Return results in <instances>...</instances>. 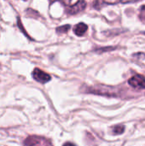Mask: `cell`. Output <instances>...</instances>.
<instances>
[{
  "instance_id": "cell-1",
  "label": "cell",
  "mask_w": 145,
  "mask_h": 146,
  "mask_svg": "<svg viewBox=\"0 0 145 146\" xmlns=\"http://www.w3.org/2000/svg\"><path fill=\"white\" fill-rule=\"evenodd\" d=\"M24 146H53L50 142L43 138L38 136H30L24 141Z\"/></svg>"
},
{
  "instance_id": "cell-2",
  "label": "cell",
  "mask_w": 145,
  "mask_h": 146,
  "mask_svg": "<svg viewBox=\"0 0 145 146\" xmlns=\"http://www.w3.org/2000/svg\"><path fill=\"white\" fill-rule=\"evenodd\" d=\"M32 77L35 80L38 81L39 83H46L50 80L51 77L50 74H46L45 72L40 70L39 68H35L32 71Z\"/></svg>"
},
{
  "instance_id": "cell-3",
  "label": "cell",
  "mask_w": 145,
  "mask_h": 146,
  "mask_svg": "<svg viewBox=\"0 0 145 146\" xmlns=\"http://www.w3.org/2000/svg\"><path fill=\"white\" fill-rule=\"evenodd\" d=\"M128 83L131 86L136 89L145 88V78L143 75H139V74L134 75L129 80Z\"/></svg>"
},
{
  "instance_id": "cell-4",
  "label": "cell",
  "mask_w": 145,
  "mask_h": 146,
  "mask_svg": "<svg viewBox=\"0 0 145 146\" xmlns=\"http://www.w3.org/2000/svg\"><path fill=\"white\" fill-rule=\"evenodd\" d=\"M85 6H86V3L85 1H79L75 4H73V6H69V8L68 9V12L70 15L77 14V13L82 11L83 9H85Z\"/></svg>"
},
{
  "instance_id": "cell-5",
  "label": "cell",
  "mask_w": 145,
  "mask_h": 146,
  "mask_svg": "<svg viewBox=\"0 0 145 146\" xmlns=\"http://www.w3.org/2000/svg\"><path fill=\"white\" fill-rule=\"evenodd\" d=\"M87 29H88L87 25L85 24V23L80 22V23H79V24H77V25L74 26L73 32H74V33L77 36H82L83 34H85V33L87 31Z\"/></svg>"
},
{
  "instance_id": "cell-6",
  "label": "cell",
  "mask_w": 145,
  "mask_h": 146,
  "mask_svg": "<svg viewBox=\"0 0 145 146\" xmlns=\"http://www.w3.org/2000/svg\"><path fill=\"white\" fill-rule=\"evenodd\" d=\"M125 132V126L123 125H117L113 127V133L115 135L122 134Z\"/></svg>"
},
{
  "instance_id": "cell-7",
  "label": "cell",
  "mask_w": 145,
  "mask_h": 146,
  "mask_svg": "<svg viewBox=\"0 0 145 146\" xmlns=\"http://www.w3.org/2000/svg\"><path fill=\"white\" fill-rule=\"evenodd\" d=\"M70 28V25H64L62 27H59L57 29H56V32L58 33H67Z\"/></svg>"
},
{
  "instance_id": "cell-8",
  "label": "cell",
  "mask_w": 145,
  "mask_h": 146,
  "mask_svg": "<svg viewBox=\"0 0 145 146\" xmlns=\"http://www.w3.org/2000/svg\"><path fill=\"white\" fill-rule=\"evenodd\" d=\"M62 146H75L73 144H72V143H68V142H67V143H65L64 145Z\"/></svg>"
},
{
  "instance_id": "cell-9",
  "label": "cell",
  "mask_w": 145,
  "mask_h": 146,
  "mask_svg": "<svg viewBox=\"0 0 145 146\" xmlns=\"http://www.w3.org/2000/svg\"><path fill=\"white\" fill-rule=\"evenodd\" d=\"M141 9H142V10H145V5L144 6H143V7L141 8Z\"/></svg>"
},
{
  "instance_id": "cell-10",
  "label": "cell",
  "mask_w": 145,
  "mask_h": 146,
  "mask_svg": "<svg viewBox=\"0 0 145 146\" xmlns=\"http://www.w3.org/2000/svg\"><path fill=\"white\" fill-rule=\"evenodd\" d=\"M144 34H145V33H144Z\"/></svg>"
}]
</instances>
